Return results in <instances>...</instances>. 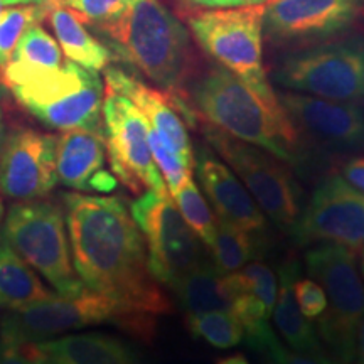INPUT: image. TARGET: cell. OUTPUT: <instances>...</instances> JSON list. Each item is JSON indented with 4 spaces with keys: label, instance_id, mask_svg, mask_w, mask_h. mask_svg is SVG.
I'll return each mask as SVG.
<instances>
[{
    "label": "cell",
    "instance_id": "cell-22",
    "mask_svg": "<svg viewBox=\"0 0 364 364\" xmlns=\"http://www.w3.org/2000/svg\"><path fill=\"white\" fill-rule=\"evenodd\" d=\"M51 364H139L130 346L107 334H71L41 341Z\"/></svg>",
    "mask_w": 364,
    "mask_h": 364
},
{
    "label": "cell",
    "instance_id": "cell-43",
    "mask_svg": "<svg viewBox=\"0 0 364 364\" xmlns=\"http://www.w3.org/2000/svg\"><path fill=\"white\" fill-rule=\"evenodd\" d=\"M4 7H7V6H6V2H4V0H0V12L4 11Z\"/></svg>",
    "mask_w": 364,
    "mask_h": 364
},
{
    "label": "cell",
    "instance_id": "cell-1",
    "mask_svg": "<svg viewBox=\"0 0 364 364\" xmlns=\"http://www.w3.org/2000/svg\"><path fill=\"white\" fill-rule=\"evenodd\" d=\"M73 265L91 292L107 295L156 329L172 311L149 268L147 247L130 206L118 196L65 194Z\"/></svg>",
    "mask_w": 364,
    "mask_h": 364
},
{
    "label": "cell",
    "instance_id": "cell-9",
    "mask_svg": "<svg viewBox=\"0 0 364 364\" xmlns=\"http://www.w3.org/2000/svg\"><path fill=\"white\" fill-rule=\"evenodd\" d=\"M142 231L150 273L161 285L174 287L186 273L208 260L203 241L181 216L169 191H145L130 204Z\"/></svg>",
    "mask_w": 364,
    "mask_h": 364
},
{
    "label": "cell",
    "instance_id": "cell-26",
    "mask_svg": "<svg viewBox=\"0 0 364 364\" xmlns=\"http://www.w3.org/2000/svg\"><path fill=\"white\" fill-rule=\"evenodd\" d=\"M208 250L215 258V265L221 272H238L262 250V235L250 233L238 226L220 221L215 238Z\"/></svg>",
    "mask_w": 364,
    "mask_h": 364
},
{
    "label": "cell",
    "instance_id": "cell-14",
    "mask_svg": "<svg viewBox=\"0 0 364 364\" xmlns=\"http://www.w3.org/2000/svg\"><path fill=\"white\" fill-rule=\"evenodd\" d=\"M364 12V0H270L263 11L268 43L309 44L348 31Z\"/></svg>",
    "mask_w": 364,
    "mask_h": 364
},
{
    "label": "cell",
    "instance_id": "cell-25",
    "mask_svg": "<svg viewBox=\"0 0 364 364\" xmlns=\"http://www.w3.org/2000/svg\"><path fill=\"white\" fill-rule=\"evenodd\" d=\"M34 268H31L6 240L0 243V307L19 311L54 297Z\"/></svg>",
    "mask_w": 364,
    "mask_h": 364
},
{
    "label": "cell",
    "instance_id": "cell-16",
    "mask_svg": "<svg viewBox=\"0 0 364 364\" xmlns=\"http://www.w3.org/2000/svg\"><path fill=\"white\" fill-rule=\"evenodd\" d=\"M277 98L295 129L304 130L327 147L356 150L364 147V108L361 103L279 91Z\"/></svg>",
    "mask_w": 364,
    "mask_h": 364
},
{
    "label": "cell",
    "instance_id": "cell-44",
    "mask_svg": "<svg viewBox=\"0 0 364 364\" xmlns=\"http://www.w3.org/2000/svg\"><path fill=\"white\" fill-rule=\"evenodd\" d=\"M2 211H4V209H2V203H0V220H2Z\"/></svg>",
    "mask_w": 364,
    "mask_h": 364
},
{
    "label": "cell",
    "instance_id": "cell-35",
    "mask_svg": "<svg viewBox=\"0 0 364 364\" xmlns=\"http://www.w3.org/2000/svg\"><path fill=\"white\" fill-rule=\"evenodd\" d=\"M294 297L297 306L309 321H317L327 307V299L321 284L314 279H297L294 285Z\"/></svg>",
    "mask_w": 364,
    "mask_h": 364
},
{
    "label": "cell",
    "instance_id": "cell-8",
    "mask_svg": "<svg viewBox=\"0 0 364 364\" xmlns=\"http://www.w3.org/2000/svg\"><path fill=\"white\" fill-rule=\"evenodd\" d=\"M272 78L284 90L336 102H364V39L332 41L285 54Z\"/></svg>",
    "mask_w": 364,
    "mask_h": 364
},
{
    "label": "cell",
    "instance_id": "cell-3",
    "mask_svg": "<svg viewBox=\"0 0 364 364\" xmlns=\"http://www.w3.org/2000/svg\"><path fill=\"white\" fill-rule=\"evenodd\" d=\"M196 117L241 142L265 150L285 164L299 162V132L289 117L275 115L231 71L216 65L188 86Z\"/></svg>",
    "mask_w": 364,
    "mask_h": 364
},
{
    "label": "cell",
    "instance_id": "cell-34",
    "mask_svg": "<svg viewBox=\"0 0 364 364\" xmlns=\"http://www.w3.org/2000/svg\"><path fill=\"white\" fill-rule=\"evenodd\" d=\"M130 0H61L65 6L76 14L86 26H98L113 19L124 12Z\"/></svg>",
    "mask_w": 364,
    "mask_h": 364
},
{
    "label": "cell",
    "instance_id": "cell-32",
    "mask_svg": "<svg viewBox=\"0 0 364 364\" xmlns=\"http://www.w3.org/2000/svg\"><path fill=\"white\" fill-rule=\"evenodd\" d=\"M241 282H243L245 292L253 294L255 297L260 299L268 311H273L277 300V277L270 267L265 262L257 260L250 262L241 270H238Z\"/></svg>",
    "mask_w": 364,
    "mask_h": 364
},
{
    "label": "cell",
    "instance_id": "cell-13",
    "mask_svg": "<svg viewBox=\"0 0 364 364\" xmlns=\"http://www.w3.org/2000/svg\"><path fill=\"white\" fill-rule=\"evenodd\" d=\"M289 233L297 245L331 241L356 252L364 245V193L343 176L329 174Z\"/></svg>",
    "mask_w": 364,
    "mask_h": 364
},
{
    "label": "cell",
    "instance_id": "cell-33",
    "mask_svg": "<svg viewBox=\"0 0 364 364\" xmlns=\"http://www.w3.org/2000/svg\"><path fill=\"white\" fill-rule=\"evenodd\" d=\"M0 364H51L34 341H27L16 332L4 329L0 336Z\"/></svg>",
    "mask_w": 364,
    "mask_h": 364
},
{
    "label": "cell",
    "instance_id": "cell-15",
    "mask_svg": "<svg viewBox=\"0 0 364 364\" xmlns=\"http://www.w3.org/2000/svg\"><path fill=\"white\" fill-rule=\"evenodd\" d=\"M56 136L21 129L6 136L0 149V193L14 201L41 199L58 184Z\"/></svg>",
    "mask_w": 364,
    "mask_h": 364
},
{
    "label": "cell",
    "instance_id": "cell-19",
    "mask_svg": "<svg viewBox=\"0 0 364 364\" xmlns=\"http://www.w3.org/2000/svg\"><path fill=\"white\" fill-rule=\"evenodd\" d=\"M105 88L117 91L130 100L142 112L150 129L174 150L177 156L194 166V152L191 147L188 124L182 118L179 107L166 91L152 88L144 81L115 66L105 68Z\"/></svg>",
    "mask_w": 364,
    "mask_h": 364
},
{
    "label": "cell",
    "instance_id": "cell-7",
    "mask_svg": "<svg viewBox=\"0 0 364 364\" xmlns=\"http://www.w3.org/2000/svg\"><path fill=\"white\" fill-rule=\"evenodd\" d=\"M22 107L46 127L66 132L103 129L105 86L97 71L65 59L58 70L48 71L24 85L11 88Z\"/></svg>",
    "mask_w": 364,
    "mask_h": 364
},
{
    "label": "cell",
    "instance_id": "cell-40",
    "mask_svg": "<svg viewBox=\"0 0 364 364\" xmlns=\"http://www.w3.org/2000/svg\"><path fill=\"white\" fill-rule=\"evenodd\" d=\"M6 6H21V4H39L46 2V0H4Z\"/></svg>",
    "mask_w": 364,
    "mask_h": 364
},
{
    "label": "cell",
    "instance_id": "cell-28",
    "mask_svg": "<svg viewBox=\"0 0 364 364\" xmlns=\"http://www.w3.org/2000/svg\"><path fill=\"white\" fill-rule=\"evenodd\" d=\"M48 7L49 0L4 7V11L0 12V70L7 65L22 34L46 19Z\"/></svg>",
    "mask_w": 364,
    "mask_h": 364
},
{
    "label": "cell",
    "instance_id": "cell-27",
    "mask_svg": "<svg viewBox=\"0 0 364 364\" xmlns=\"http://www.w3.org/2000/svg\"><path fill=\"white\" fill-rule=\"evenodd\" d=\"M186 326L196 338H201L218 349H231L245 338V329L231 311L188 314Z\"/></svg>",
    "mask_w": 364,
    "mask_h": 364
},
{
    "label": "cell",
    "instance_id": "cell-31",
    "mask_svg": "<svg viewBox=\"0 0 364 364\" xmlns=\"http://www.w3.org/2000/svg\"><path fill=\"white\" fill-rule=\"evenodd\" d=\"M149 144L154 162H156L162 179L166 181V188L171 196H174L193 177V164L184 161L181 156H177L169 145L164 144V140L150 129V125Z\"/></svg>",
    "mask_w": 364,
    "mask_h": 364
},
{
    "label": "cell",
    "instance_id": "cell-21",
    "mask_svg": "<svg viewBox=\"0 0 364 364\" xmlns=\"http://www.w3.org/2000/svg\"><path fill=\"white\" fill-rule=\"evenodd\" d=\"M46 21L51 26L66 59L97 73L110 66L113 59L110 49L91 34L90 27L75 12L61 6L58 0H49Z\"/></svg>",
    "mask_w": 364,
    "mask_h": 364
},
{
    "label": "cell",
    "instance_id": "cell-18",
    "mask_svg": "<svg viewBox=\"0 0 364 364\" xmlns=\"http://www.w3.org/2000/svg\"><path fill=\"white\" fill-rule=\"evenodd\" d=\"M107 144L103 129L66 130L56 136V179L81 193H112L118 181L105 169Z\"/></svg>",
    "mask_w": 364,
    "mask_h": 364
},
{
    "label": "cell",
    "instance_id": "cell-5",
    "mask_svg": "<svg viewBox=\"0 0 364 364\" xmlns=\"http://www.w3.org/2000/svg\"><path fill=\"white\" fill-rule=\"evenodd\" d=\"M309 277L324 289L327 307L317 318V334L338 364H353L356 336L364 317V280L354 250L322 241L306 253Z\"/></svg>",
    "mask_w": 364,
    "mask_h": 364
},
{
    "label": "cell",
    "instance_id": "cell-37",
    "mask_svg": "<svg viewBox=\"0 0 364 364\" xmlns=\"http://www.w3.org/2000/svg\"><path fill=\"white\" fill-rule=\"evenodd\" d=\"M343 177L364 193V157H353L343 164Z\"/></svg>",
    "mask_w": 364,
    "mask_h": 364
},
{
    "label": "cell",
    "instance_id": "cell-11",
    "mask_svg": "<svg viewBox=\"0 0 364 364\" xmlns=\"http://www.w3.org/2000/svg\"><path fill=\"white\" fill-rule=\"evenodd\" d=\"M208 142L252 194L255 203L282 230L290 231L300 216V189L284 161L208 125Z\"/></svg>",
    "mask_w": 364,
    "mask_h": 364
},
{
    "label": "cell",
    "instance_id": "cell-39",
    "mask_svg": "<svg viewBox=\"0 0 364 364\" xmlns=\"http://www.w3.org/2000/svg\"><path fill=\"white\" fill-rule=\"evenodd\" d=\"M218 364H250V363L243 356H240V354H238V356H230V358L221 359V361Z\"/></svg>",
    "mask_w": 364,
    "mask_h": 364
},
{
    "label": "cell",
    "instance_id": "cell-17",
    "mask_svg": "<svg viewBox=\"0 0 364 364\" xmlns=\"http://www.w3.org/2000/svg\"><path fill=\"white\" fill-rule=\"evenodd\" d=\"M193 167L209 206H213V211L221 223L238 226L255 235H265V215L243 182L225 162L203 147L198 154H194Z\"/></svg>",
    "mask_w": 364,
    "mask_h": 364
},
{
    "label": "cell",
    "instance_id": "cell-20",
    "mask_svg": "<svg viewBox=\"0 0 364 364\" xmlns=\"http://www.w3.org/2000/svg\"><path fill=\"white\" fill-rule=\"evenodd\" d=\"M299 260L290 255L280 265L279 270V290L273 306L272 317L277 331L285 341L287 346L294 351L311 354H329L318 338L316 327L304 316L294 297V285L299 279Z\"/></svg>",
    "mask_w": 364,
    "mask_h": 364
},
{
    "label": "cell",
    "instance_id": "cell-45",
    "mask_svg": "<svg viewBox=\"0 0 364 364\" xmlns=\"http://www.w3.org/2000/svg\"><path fill=\"white\" fill-rule=\"evenodd\" d=\"M58 2H61V0H58Z\"/></svg>",
    "mask_w": 364,
    "mask_h": 364
},
{
    "label": "cell",
    "instance_id": "cell-6",
    "mask_svg": "<svg viewBox=\"0 0 364 364\" xmlns=\"http://www.w3.org/2000/svg\"><path fill=\"white\" fill-rule=\"evenodd\" d=\"M4 240L58 295L73 297L88 290L73 265L66 218L58 204L41 199L14 204L4 223Z\"/></svg>",
    "mask_w": 364,
    "mask_h": 364
},
{
    "label": "cell",
    "instance_id": "cell-12",
    "mask_svg": "<svg viewBox=\"0 0 364 364\" xmlns=\"http://www.w3.org/2000/svg\"><path fill=\"white\" fill-rule=\"evenodd\" d=\"M108 161L118 182L130 193L166 191L149 144V122L124 95L105 88L102 107Z\"/></svg>",
    "mask_w": 364,
    "mask_h": 364
},
{
    "label": "cell",
    "instance_id": "cell-30",
    "mask_svg": "<svg viewBox=\"0 0 364 364\" xmlns=\"http://www.w3.org/2000/svg\"><path fill=\"white\" fill-rule=\"evenodd\" d=\"M247 341L255 351L263 353L275 364H338L329 354L299 353L290 348H285L280 343V339L277 338L275 332L272 331L270 324L255 332V334H248Z\"/></svg>",
    "mask_w": 364,
    "mask_h": 364
},
{
    "label": "cell",
    "instance_id": "cell-29",
    "mask_svg": "<svg viewBox=\"0 0 364 364\" xmlns=\"http://www.w3.org/2000/svg\"><path fill=\"white\" fill-rule=\"evenodd\" d=\"M172 199H174L176 206L179 209L181 216L184 218V221L188 223V226L203 241L204 247L208 248L216 235L218 221L215 211L204 199L203 193L193 181V177L172 196Z\"/></svg>",
    "mask_w": 364,
    "mask_h": 364
},
{
    "label": "cell",
    "instance_id": "cell-42",
    "mask_svg": "<svg viewBox=\"0 0 364 364\" xmlns=\"http://www.w3.org/2000/svg\"><path fill=\"white\" fill-rule=\"evenodd\" d=\"M4 140H6V135H4V122H2V113H0V149H2Z\"/></svg>",
    "mask_w": 364,
    "mask_h": 364
},
{
    "label": "cell",
    "instance_id": "cell-41",
    "mask_svg": "<svg viewBox=\"0 0 364 364\" xmlns=\"http://www.w3.org/2000/svg\"><path fill=\"white\" fill-rule=\"evenodd\" d=\"M358 250H359V265H361V275L364 280V245H361Z\"/></svg>",
    "mask_w": 364,
    "mask_h": 364
},
{
    "label": "cell",
    "instance_id": "cell-2",
    "mask_svg": "<svg viewBox=\"0 0 364 364\" xmlns=\"http://www.w3.org/2000/svg\"><path fill=\"white\" fill-rule=\"evenodd\" d=\"M112 56L166 91L186 122L193 118L188 86L193 66L191 34L159 0H130L124 12L91 26Z\"/></svg>",
    "mask_w": 364,
    "mask_h": 364
},
{
    "label": "cell",
    "instance_id": "cell-36",
    "mask_svg": "<svg viewBox=\"0 0 364 364\" xmlns=\"http://www.w3.org/2000/svg\"><path fill=\"white\" fill-rule=\"evenodd\" d=\"M201 9H238L252 6H265L270 0H184Z\"/></svg>",
    "mask_w": 364,
    "mask_h": 364
},
{
    "label": "cell",
    "instance_id": "cell-24",
    "mask_svg": "<svg viewBox=\"0 0 364 364\" xmlns=\"http://www.w3.org/2000/svg\"><path fill=\"white\" fill-rule=\"evenodd\" d=\"M172 290L186 314L231 309V294L226 273L209 260H204L201 265L186 273L181 280L176 282Z\"/></svg>",
    "mask_w": 364,
    "mask_h": 364
},
{
    "label": "cell",
    "instance_id": "cell-23",
    "mask_svg": "<svg viewBox=\"0 0 364 364\" xmlns=\"http://www.w3.org/2000/svg\"><path fill=\"white\" fill-rule=\"evenodd\" d=\"M65 59L58 41L44 27L36 24L22 34L7 65L0 70V81L11 90L44 73L58 70Z\"/></svg>",
    "mask_w": 364,
    "mask_h": 364
},
{
    "label": "cell",
    "instance_id": "cell-38",
    "mask_svg": "<svg viewBox=\"0 0 364 364\" xmlns=\"http://www.w3.org/2000/svg\"><path fill=\"white\" fill-rule=\"evenodd\" d=\"M353 364H364V317L361 318L356 336V354Z\"/></svg>",
    "mask_w": 364,
    "mask_h": 364
},
{
    "label": "cell",
    "instance_id": "cell-10",
    "mask_svg": "<svg viewBox=\"0 0 364 364\" xmlns=\"http://www.w3.org/2000/svg\"><path fill=\"white\" fill-rule=\"evenodd\" d=\"M103 322H115L144 339L152 338L156 331L136 318L120 302L91 290H85L83 294L73 297L54 295L29 307L12 311L11 316L6 317L2 327L27 341L41 343L65 332Z\"/></svg>",
    "mask_w": 364,
    "mask_h": 364
},
{
    "label": "cell",
    "instance_id": "cell-4",
    "mask_svg": "<svg viewBox=\"0 0 364 364\" xmlns=\"http://www.w3.org/2000/svg\"><path fill=\"white\" fill-rule=\"evenodd\" d=\"M265 6L203 9L188 24L198 44L218 65L231 71L279 117H287L263 65Z\"/></svg>",
    "mask_w": 364,
    "mask_h": 364
}]
</instances>
